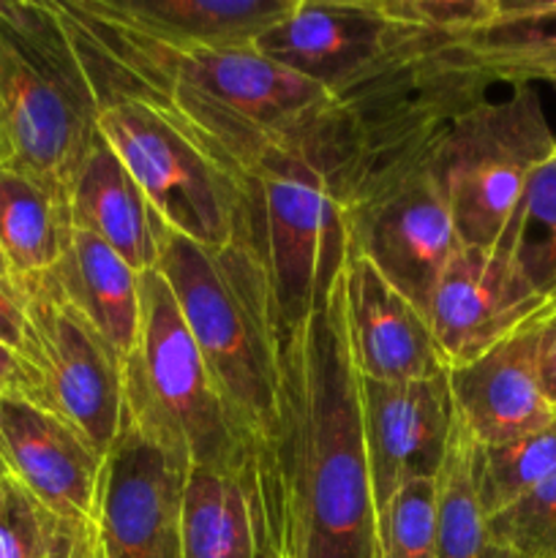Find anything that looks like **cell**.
<instances>
[{
    "label": "cell",
    "mask_w": 556,
    "mask_h": 558,
    "mask_svg": "<svg viewBox=\"0 0 556 558\" xmlns=\"http://www.w3.org/2000/svg\"><path fill=\"white\" fill-rule=\"evenodd\" d=\"M249 488L265 558H379L338 287L327 308L281 330L276 401L251 445Z\"/></svg>",
    "instance_id": "6da1fadb"
},
{
    "label": "cell",
    "mask_w": 556,
    "mask_h": 558,
    "mask_svg": "<svg viewBox=\"0 0 556 558\" xmlns=\"http://www.w3.org/2000/svg\"><path fill=\"white\" fill-rule=\"evenodd\" d=\"M58 9L98 101L134 98L172 118L243 183L270 147L298 142L325 118L333 96L256 49L169 52L87 14Z\"/></svg>",
    "instance_id": "7a4b0ae2"
},
{
    "label": "cell",
    "mask_w": 556,
    "mask_h": 558,
    "mask_svg": "<svg viewBox=\"0 0 556 558\" xmlns=\"http://www.w3.org/2000/svg\"><path fill=\"white\" fill-rule=\"evenodd\" d=\"M488 87L445 36L418 31L396 58L333 96L311 140L341 210L428 161L442 134L483 104Z\"/></svg>",
    "instance_id": "3957f363"
},
{
    "label": "cell",
    "mask_w": 556,
    "mask_h": 558,
    "mask_svg": "<svg viewBox=\"0 0 556 558\" xmlns=\"http://www.w3.org/2000/svg\"><path fill=\"white\" fill-rule=\"evenodd\" d=\"M156 270L251 452L276 401L283 330L259 256L249 243L205 248L167 229Z\"/></svg>",
    "instance_id": "277c9868"
},
{
    "label": "cell",
    "mask_w": 556,
    "mask_h": 558,
    "mask_svg": "<svg viewBox=\"0 0 556 558\" xmlns=\"http://www.w3.org/2000/svg\"><path fill=\"white\" fill-rule=\"evenodd\" d=\"M101 101L58 0H0V131L9 163L69 191Z\"/></svg>",
    "instance_id": "5b68a950"
},
{
    "label": "cell",
    "mask_w": 556,
    "mask_h": 558,
    "mask_svg": "<svg viewBox=\"0 0 556 558\" xmlns=\"http://www.w3.org/2000/svg\"><path fill=\"white\" fill-rule=\"evenodd\" d=\"M123 414L189 469L249 474V445L158 270L142 276L140 336L125 357Z\"/></svg>",
    "instance_id": "8992f818"
},
{
    "label": "cell",
    "mask_w": 556,
    "mask_h": 558,
    "mask_svg": "<svg viewBox=\"0 0 556 558\" xmlns=\"http://www.w3.org/2000/svg\"><path fill=\"white\" fill-rule=\"evenodd\" d=\"M314 129L270 147L243 178L249 245L265 267L283 330L327 308L349 254L347 218L311 140Z\"/></svg>",
    "instance_id": "52a82bcc"
},
{
    "label": "cell",
    "mask_w": 556,
    "mask_h": 558,
    "mask_svg": "<svg viewBox=\"0 0 556 558\" xmlns=\"http://www.w3.org/2000/svg\"><path fill=\"white\" fill-rule=\"evenodd\" d=\"M551 156L556 136L532 85L512 87L505 98L488 96L461 114L431 156L458 243L496 248L529 178Z\"/></svg>",
    "instance_id": "ba28073f"
},
{
    "label": "cell",
    "mask_w": 556,
    "mask_h": 558,
    "mask_svg": "<svg viewBox=\"0 0 556 558\" xmlns=\"http://www.w3.org/2000/svg\"><path fill=\"white\" fill-rule=\"evenodd\" d=\"M98 134L167 229L205 248L249 243V199L232 172L172 118L134 98L101 107Z\"/></svg>",
    "instance_id": "9c48e42d"
},
{
    "label": "cell",
    "mask_w": 556,
    "mask_h": 558,
    "mask_svg": "<svg viewBox=\"0 0 556 558\" xmlns=\"http://www.w3.org/2000/svg\"><path fill=\"white\" fill-rule=\"evenodd\" d=\"M25 305V347L38 407L71 425L107 458L123 428V371L118 349L60 294L52 278L14 281Z\"/></svg>",
    "instance_id": "30bf717a"
},
{
    "label": "cell",
    "mask_w": 556,
    "mask_h": 558,
    "mask_svg": "<svg viewBox=\"0 0 556 558\" xmlns=\"http://www.w3.org/2000/svg\"><path fill=\"white\" fill-rule=\"evenodd\" d=\"M343 218L349 248L363 254L425 314L436 281L458 248L431 158L354 202L343 210Z\"/></svg>",
    "instance_id": "8fae6325"
},
{
    "label": "cell",
    "mask_w": 556,
    "mask_h": 558,
    "mask_svg": "<svg viewBox=\"0 0 556 558\" xmlns=\"http://www.w3.org/2000/svg\"><path fill=\"white\" fill-rule=\"evenodd\" d=\"M414 33L390 20L382 0H294L254 49L338 96L396 58Z\"/></svg>",
    "instance_id": "7c38bea8"
},
{
    "label": "cell",
    "mask_w": 556,
    "mask_h": 558,
    "mask_svg": "<svg viewBox=\"0 0 556 558\" xmlns=\"http://www.w3.org/2000/svg\"><path fill=\"white\" fill-rule=\"evenodd\" d=\"M191 469L123 417L104 458L96 529L104 558H183V490Z\"/></svg>",
    "instance_id": "4fadbf2b"
},
{
    "label": "cell",
    "mask_w": 556,
    "mask_h": 558,
    "mask_svg": "<svg viewBox=\"0 0 556 558\" xmlns=\"http://www.w3.org/2000/svg\"><path fill=\"white\" fill-rule=\"evenodd\" d=\"M543 298L505 248L452 251L428 300V325L447 368L469 363L532 325Z\"/></svg>",
    "instance_id": "5bb4252c"
},
{
    "label": "cell",
    "mask_w": 556,
    "mask_h": 558,
    "mask_svg": "<svg viewBox=\"0 0 556 558\" xmlns=\"http://www.w3.org/2000/svg\"><path fill=\"white\" fill-rule=\"evenodd\" d=\"M360 423L376 507L401 485L436 480L456 430L447 374L412 381L360 379Z\"/></svg>",
    "instance_id": "9a60e30c"
},
{
    "label": "cell",
    "mask_w": 556,
    "mask_h": 558,
    "mask_svg": "<svg viewBox=\"0 0 556 558\" xmlns=\"http://www.w3.org/2000/svg\"><path fill=\"white\" fill-rule=\"evenodd\" d=\"M0 461L49 515L96 518L104 456L31 398L0 396Z\"/></svg>",
    "instance_id": "2e32d148"
},
{
    "label": "cell",
    "mask_w": 556,
    "mask_h": 558,
    "mask_svg": "<svg viewBox=\"0 0 556 558\" xmlns=\"http://www.w3.org/2000/svg\"><path fill=\"white\" fill-rule=\"evenodd\" d=\"M338 292L360 379L412 381L447 374L428 316L354 248L347 254Z\"/></svg>",
    "instance_id": "e0dca14e"
},
{
    "label": "cell",
    "mask_w": 556,
    "mask_h": 558,
    "mask_svg": "<svg viewBox=\"0 0 556 558\" xmlns=\"http://www.w3.org/2000/svg\"><path fill=\"white\" fill-rule=\"evenodd\" d=\"M543 327H523L469 363L447 368L456 417L480 447L548 428L556 412L540 387Z\"/></svg>",
    "instance_id": "ac0fdd59"
},
{
    "label": "cell",
    "mask_w": 556,
    "mask_h": 558,
    "mask_svg": "<svg viewBox=\"0 0 556 558\" xmlns=\"http://www.w3.org/2000/svg\"><path fill=\"white\" fill-rule=\"evenodd\" d=\"M107 25L169 52H229L256 41L294 0H76Z\"/></svg>",
    "instance_id": "d6986e66"
},
{
    "label": "cell",
    "mask_w": 556,
    "mask_h": 558,
    "mask_svg": "<svg viewBox=\"0 0 556 558\" xmlns=\"http://www.w3.org/2000/svg\"><path fill=\"white\" fill-rule=\"evenodd\" d=\"M69 210L74 229L109 245L140 276L156 270L167 227L101 134L71 178Z\"/></svg>",
    "instance_id": "ffe728a7"
},
{
    "label": "cell",
    "mask_w": 556,
    "mask_h": 558,
    "mask_svg": "<svg viewBox=\"0 0 556 558\" xmlns=\"http://www.w3.org/2000/svg\"><path fill=\"white\" fill-rule=\"evenodd\" d=\"M447 47L488 85H556V0H496L488 22Z\"/></svg>",
    "instance_id": "44dd1931"
},
{
    "label": "cell",
    "mask_w": 556,
    "mask_h": 558,
    "mask_svg": "<svg viewBox=\"0 0 556 558\" xmlns=\"http://www.w3.org/2000/svg\"><path fill=\"white\" fill-rule=\"evenodd\" d=\"M65 300L112 343L120 357L136 347L142 319V276L109 245L71 229L69 245L47 272Z\"/></svg>",
    "instance_id": "7402d4cb"
},
{
    "label": "cell",
    "mask_w": 556,
    "mask_h": 558,
    "mask_svg": "<svg viewBox=\"0 0 556 558\" xmlns=\"http://www.w3.org/2000/svg\"><path fill=\"white\" fill-rule=\"evenodd\" d=\"M69 191L16 163H0V254L11 281L44 276L71 238Z\"/></svg>",
    "instance_id": "603a6c76"
},
{
    "label": "cell",
    "mask_w": 556,
    "mask_h": 558,
    "mask_svg": "<svg viewBox=\"0 0 556 558\" xmlns=\"http://www.w3.org/2000/svg\"><path fill=\"white\" fill-rule=\"evenodd\" d=\"M183 558H259L249 474L191 469L183 490Z\"/></svg>",
    "instance_id": "cb8c5ba5"
},
{
    "label": "cell",
    "mask_w": 556,
    "mask_h": 558,
    "mask_svg": "<svg viewBox=\"0 0 556 558\" xmlns=\"http://www.w3.org/2000/svg\"><path fill=\"white\" fill-rule=\"evenodd\" d=\"M474 447L478 441L458 423L452 430L447 458L436 474V507L439 534L436 558H516L494 539L478 485H474Z\"/></svg>",
    "instance_id": "d4e9b609"
},
{
    "label": "cell",
    "mask_w": 556,
    "mask_h": 558,
    "mask_svg": "<svg viewBox=\"0 0 556 558\" xmlns=\"http://www.w3.org/2000/svg\"><path fill=\"white\" fill-rule=\"evenodd\" d=\"M499 248L512 256L543 298L529 327L548 325L556 316V156L532 172Z\"/></svg>",
    "instance_id": "484cf974"
},
{
    "label": "cell",
    "mask_w": 556,
    "mask_h": 558,
    "mask_svg": "<svg viewBox=\"0 0 556 558\" xmlns=\"http://www.w3.org/2000/svg\"><path fill=\"white\" fill-rule=\"evenodd\" d=\"M556 474V420L537 434L474 447V485L485 515L507 510Z\"/></svg>",
    "instance_id": "4316f807"
},
{
    "label": "cell",
    "mask_w": 556,
    "mask_h": 558,
    "mask_svg": "<svg viewBox=\"0 0 556 558\" xmlns=\"http://www.w3.org/2000/svg\"><path fill=\"white\" fill-rule=\"evenodd\" d=\"M436 480L401 485L385 505L376 507L379 558H436Z\"/></svg>",
    "instance_id": "83f0119b"
},
{
    "label": "cell",
    "mask_w": 556,
    "mask_h": 558,
    "mask_svg": "<svg viewBox=\"0 0 556 558\" xmlns=\"http://www.w3.org/2000/svg\"><path fill=\"white\" fill-rule=\"evenodd\" d=\"M491 534L516 558H556V474L488 518Z\"/></svg>",
    "instance_id": "f1b7e54d"
},
{
    "label": "cell",
    "mask_w": 556,
    "mask_h": 558,
    "mask_svg": "<svg viewBox=\"0 0 556 558\" xmlns=\"http://www.w3.org/2000/svg\"><path fill=\"white\" fill-rule=\"evenodd\" d=\"M387 16L418 31L458 38L488 22L496 0H382Z\"/></svg>",
    "instance_id": "f546056e"
},
{
    "label": "cell",
    "mask_w": 556,
    "mask_h": 558,
    "mask_svg": "<svg viewBox=\"0 0 556 558\" xmlns=\"http://www.w3.org/2000/svg\"><path fill=\"white\" fill-rule=\"evenodd\" d=\"M49 521L52 515L20 483H0V558H36Z\"/></svg>",
    "instance_id": "4dcf8cb0"
},
{
    "label": "cell",
    "mask_w": 556,
    "mask_h": 558,
    "mask_svg": "<svg viewBox=\"0 0 556 558\" xmlns=\"http://www.w3.org/2000/svg\"><path fill=\"white\" fill-rule=\"evenodd\" d=\"M36 558H104L96 521H69L52 515Z\"/></svg>",
    "instance_id": "1f68e13d"
},
{
    "label": "cell",
    "mask_w": 556,
    "mask_h": 558,
    "mask_svg": "<svg viewBox=\"0 0 556 558\" xmlns=\"http://www.w3.org/2000/svg\"><path fill=\"white\" fill-rule=\"evenodd\" d=\"M0 341L20 354L25 347V305L14 281H0Z\"/></svg>",
    "instance_id": "d6a6232c"
},
{
    "label": "cell",
    "mask_w": 556,
    "mask_h": 558,
    "mask_svg": "<svg viewBox=\"0 0 556 558\" xmlns=\"http://www.w3.org/2000/svg\"><path fill=\"white\" fill-rule=\"evenodd\" d=\"M0 396H36V381H33L31 365L25 363L20 352L5 347L0 341Z\"/></svg>",
    "instance_id": "836d02e7"
},
{
    "label": "cell",
    "mask_w": 556,
    "mask_h": 558,
    "mask_svg": "<svg viewBox=\"0 0 556 558\" xmlns=\"http://www.w3.org/2000/svg\"><path fill=\"white\" fill-rule=\"evenodd\" d=\"M537 371L545 401H548L551 409L556 412V322L543 325V332H540Z\"/></svg>",
    "instance_id": "e575fe53"
},
{
    "label": "cell",
    "mask_w": 556,
    "mask_h": 558,
    "mask_svg": "<svg viewBox=\"0 0 556 558\" xmlns=\"http://www.w3.org/2000/svg\"><path fill=\"white\" fill-rule=\"evenodd\" d=\"M0 281H11V272H9V265H5L3 254H0Z\"/></svg>",
    "instance_id": "d590c367"
},
{
    "label": "cell",
    "mask_w": 556,
    "mask_h": 558,
    "mask_svg": "<svg viewBox=\"0 0 556 558\" xmlns=\"http://www.w3.org/2000/svg\"><path fill=\"white\" fill-rule=\"evenodd\" d=\"M9 161V147H5V140H3V131H0V163Z\"/></svg>",
    "instance_id": "8d00e7d4"
},
{
    "label": "cell",
    "mask_w": 556,
    "mask_h": 558,
    "mask_svg": "<svg viewBox=\"0 0 556 558\" xmlns=\"http://www.w3.org/2000/svg\"><path fill=\"white\" fill-rule=\"evenodd\" d=\"M3 480H9V469H5V463L0 461V483H3Z\"/></svg>",
    "instance_id": "74e56055"
},
{
    "label": "cell",
    "mask_w": 556,
    "mask_h": 558,
    "mask_svg": "<svg viewBox=\"0 0 556 558\" xmlns=\"http://www.w3.org/2000/svg\"><path fill=\"white\" fill-rule=\"evenodd\" d=\"M551 322H556V316H554V319H551ZM551 322H548V325H551Z\"/></svg>",
    "instance_id": "f35d334b"
},
{
    "label": "cell",
    "mask_w": 556,
    "mask_h": 558,
    "mask_svg": "<svg viewBox=\"0 0 556 558\" xmlns=\"http://www.w3.org/2000/svg\"><path fill=\"white\" fill-rule=\"evenodd\" d=\"M259 558H265V556H259Z\"/></svg>",
    "instance_id": "ab89813d"
},
{
    "label": "cell",
    "mask_w": 556,
    "mask_h": 558,
    "mask_svg": "<svg viewBox=\"0 0 556 558\" xmlns=\"http://www.w3.org/2000/svg\"><path fill=\"white\" fill-rule=\"evenodd\" d=\"M554 87H556V85H554Z\"/></svg>",
    "instance_id": "60d3db41"
}]
</instances>
